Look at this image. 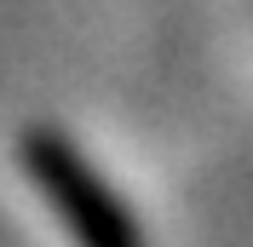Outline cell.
I'll return each mask as SVG.
<instances>
[{
	"mask_svg": "<svg viewBox=\"0 0 253 247\" xmlns=\"http://www.w3.org/2000/svg\"><path fill=\"white\" fill-rule=\"evenodd\" d=\"M17 155H23L29 184L41 190V201L52 207V218L69 230L75 247H144V230H138V218H132V207L86 161V150L69 132H58L46 121L23 126Z\"/></svg>",
	"mask_w": 253,
	"mask_h": 247,
	"instance_id": "1",
	"label": "cell"
}]
</instances>
